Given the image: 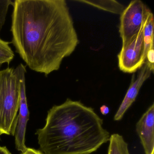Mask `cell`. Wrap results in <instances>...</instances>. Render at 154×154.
Segmentation results:
<instances>
[{"instance_id":"cell-2","label":"cell","mask_w":154,"mask_h":154,"mask_svg":"<svg viewBox=\"0 0 154 154\" xmlns=\"http://www.w3.org/2000/svg\"><path fill=\"white\" fill-rule=\"evenodd\" d=\"M103 124L93 109L67 99L49 110L35 134L44 154H90L109 140Z\"/></svg>"},{"instance_id":"cell-1","label":"cell","mask_w":154,"mask_h":154,"mask_svg":"<svg viewBox=\"0 0 154 154\" xmlns=\"http://www.w3.org/2000/svg\"><path fill=\"white\" fill-rule=\"evenodd\" d=\"M11 32L16 51L45 76L60 69L79 41L65 0H15Z\"/></svg>"},{"instance_id":"cell-18","label":"cell","mask_w":154,"mask_h":154,"mask_svg":"<svg viewBox=\"0 0 154 154\" xmlns=\"http://www.w3.org/2000/svg\"><path fill=\"white\" fill-rule=\"evenodd\" d=\"M2 63H0V68L2 67Z\"/></svg>"},{"instance_id":"cell-8","label":"cell","mask_w":154,"mask_h":154,"mask_svg":"<svg viewBox=\"0 0 154 154\" xmlns=\"http://www.w3.org/2000/svg\"><path fill=\"white\" fill-rule=\"evenodd\" d=\"M136 130L145 154H154V104L142 115L136 125Z\"/></svg>"},{"instance_id":"cell-14","label":"cell","mask_w":154,"mask_h":154,"mask_svg":"<svg viewBox=\"0 0 154 154\" xmlns=\"http://www.w3.org/2000/svg\"><path fill=\"white\" fill-rule=\"evenodd\" d=\"M145 63L147 64L152 72H154V45L150 47L147 53Z\"/></svg>"},{"instance_id":"cell-5","label":"cell","mask_w":154,"mask_h":154,"mask_svg":"<svg viewBox=\"0 0 154 154\" xmlns=\"http://www.w3.org/2000/svg\"><path fill=\"white\" fill-rule=\"evenodd\" d=\"M144 26L128 45L122 46L118 54L119 67L123 72H135L146 62L144 54Z\"/></svg>"},{"instance_id":"cell-7","label":"cell","mask_w":154,"mask_h":154,"mask_svg":"<svg viewBox=\"0 0 154 154\" xmlns=\"http://www.w3.org/2000/svg\"><path fill=\"white\" fill-rule=\"evenodd\" d=\"M139 70L136 78L134 75L132 76L130 85L121 104L114 115V120L115 121H120L123 118L127 111L136 100L141 86L150 77L152 72L146 63H145Z\"/></svg>"},{"instance_id":"cell-15","label":"cell","mask_w":154,"mask_h":154,"mask_svg":"<svg viewBox=\"0 0 154 154\" xmlns=\"http://www.w3.org/2000/svg\"><path fill=\"white\" fill-rule=\"evenodd\" d=\"M21 154H44L43 152L39 150H37L34 148H27Z\"/></svg>"},{"instance_id":"cell-16","label":"cell","mask_w":154,"mask_h":154,"mask_svg":"<svg viewBox=\"0 0 154 154\" xmlns=\"http://www.w3.org/2000/svg\"><path fill=\"white\" fill-rule=\"evenodd\" d=\"M100 110L102 114L103 115H106L109 112V109L108 106L103 105L100 108Z\"/></svg>"},{"instance_id":"cell-19","label":"cell","mask_w":154,"mask_h":154,"mask_svg":"<svg viewBox=\"0 0 154 154\" xmlns=\"http://www.w3.org/2000/svg\"><path fill=\"white\" fill-rule=\"evenodd\" d=\"M0 140H1V138H0Z\"/></svg>"},{"instance_id":"cell-13","label":"cell","mask_w":154,"mask_h":154,"mask_svg":"<svg viewBox=\"0 0 154 154\" xmlns=\"http://www.w3.org/2000/svg\"><path fill=\"white\" fill-rule=\"evenodd\" d=\"M13 2L11 0H0V32L5 25L9 8Z\"/></svg>"},{"instance_id":"cell-6","label":"cell","mask_w":154,"mask_h":154,"mask_svg":"<svg viewBox=\"0 0 154 154\" xmlns=\"http://www.w3.org/2000/svg\"><path fill=\"white\" fill-rule=\"evenodd\" d=\"M20 76V99L19 114L17 116V126L15 130V145L17 150L24 152L26 149L25 144L27 124L29 119V112L28 107L26 93V66L20 64L17 66Z\"/></svg>"},{"instance_id":"cell-3","label":"cell","mask_w":154,"mask_h":154,"mask_svg":"<svg viewBox=\"0 0 154 154\" xmlns=\"http://www.w3.org/2000/svg\"><path fill=\"white\" fill-rule=\"evenodd\" d=\"M18 66L0 70V136H14L20 104Z\"/></svg>"},{"instance_id":"cell-4","label":"cell","mask_w":154,"mask_h":154,"mask_svg":"<svg viewBox=\"0 0 154 154\" xmlns=\"http://www.w3.org/2000/svg\"><path fill=\"white\" fill-rule=\"evenodd\" d=\"M150 10L140 0L132 1L121 14L119 33L127 45L143 28Z\"/></svg>"},{"instance_id":"cell-10","label":"cell","mask_w":154,"mask_h":154,"mask_svg":"<svg viewBox=\"0 0 154 154\" xmlns=\"http://www.w3.org/2000/svg\"><path fill=\"white\" fill-rule=\"evenodd\" d=\"M109 141L108 154H130L128 143L121 135L117 133L112 134Z\"/></svg>"},{"instance_id":"cell-11","label":"cell","mask_w":154,"mask_h":154,"mask_svg":"<svg viewBox=\"0 0 154 154\" xmlns=\"http://www.w3.org/2000/svg\"><path fill=\"white\" fill-rule=\"evenodd\" d=\"M154 16L149 11L145 22L144 28V54L146 57L147 53L151 46L154 45Z\"/></svg>"},{"instance_id":"cell-17","label":"cell","mask_w":154,"mask_h":154,"mask_svg":"<svg viewBox=\"0 0 154 154\" xmlns=\"http://www.w3.org/2000/svg\"><path fill=\"white\" fill-rule=\"evenodd\" d=\"M0 154H12L6 146H0Z\"/></svg>"},{"instance_id":"cell-9","label":"cell","mask_w":154,"mask_h":154,"mask_svg":"<svg viewBox=\"0 0 154 154\" xmlns=\"http://www.w3.org/2000/svg\"><path fill=\"white\" fill-rule=\"evenodd\" d=\"M77 2L83 3L90 6L95 7L99 9L105 11L113 14L121 15L124 10V6L116 1L113 0H78L75 1Z\"/></svg>"},{"instance_id":"cell-12","label":"cell","mask_w":154,"mask_h":154,"mask_svg":"<svg viewBox=\"0 0 154 154\" xmlns=\"http://www.w3.org/2000/svg\"><path fill=\"white\" fill-rule=\"evenodd\" d=\"M11 42L0 38V63L9 64L15 57V54L9 45Z\"/></svg>"}]
</instances>
